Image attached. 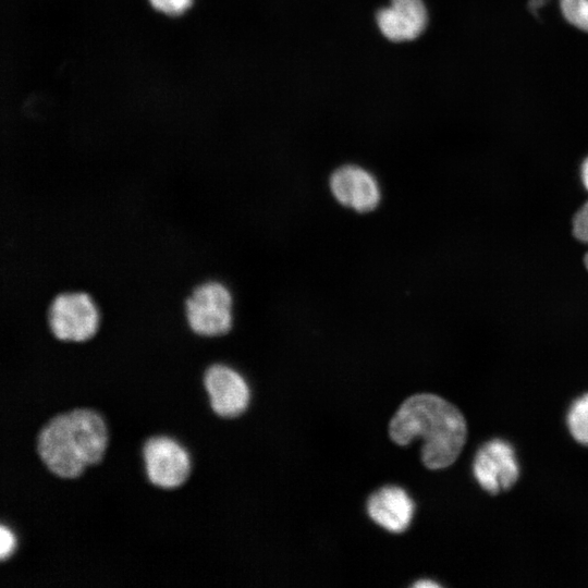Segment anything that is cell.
<instances>
[{
  "label": "cell",
  "instance_id": "e0dca14e",
  "mask_svg": "<svg viewBox=\"0 0 588 588\" xmlns=\"http://www.w3.org/2000/svg\"><path fill=\"white\" fill-rule=\"evenodd\" d=\"M440 585L428 579H422V580H419L417 583L414 584V587H417V588H425V587H439Z\"/></svg>",
  "mask_w": 588,
  "mask_h": 588
},
{
  "label": "cell",
  "instance_id": "9a60e30c",
  "mask_svg": "<svg viewBox=\"0 0 588 588\" xmlns=\"http://www.w3.org/2000/svg\"><path fill=\"white\" fill-rule=\"evenodd\" d=\"M15 548V537L4 525L0 526V559L4 561L9 558Z\"/></svg>",
  "mask_w": 588,
  "mask_h": 588
},
{
  "label": "cell",
  "instance_id": "7a4b0ae2",
  "mask_svg": "<svg viewBox=\"0 0 588 588\" xmlns=\"http://www.w3.org/2000/svg\"><path fill=\"white\" fill-rule=\"evenodd\" d=\"M108 445L102 416L77 407L52 416L36 436V453L44 466L61 479L77 478L87 466L98 464Z\"/></svg>",
  "mask_w": 588,
  "mask_h": 588
},
{
  "label": "cell",
  "instance_id": "5bb4252c",
  "mask_svg": "<svg viewBox=\"0 0 588 588\" xmlns=\"http://www.w3.org/2000/svg\"><path fill=\"white\" fill-rule=\"evenodd\" d=\"M193 0H149L150 4L159 12L168 15H180L187 10Z\"/></svg>",
  "mask_w": 588,
  "mask_h": 588
},
{
  "label": "cell",
  "instance_id": "9c48e42d",
  "mask_svg": "<svg viewBox=\"0 0 588 588\" xmlns=\"http://www.w3.org/2000/svg\"><path fill=\"white\" fill-rule=\"evenodd\" d=\"M380 33L394 42L418 38L427 27L428 12L422 0H390L376 15Z\"/></svg>",
  "mask_w": 588,
  "mask_h": 588
},
{
  "label": "cell",
  "instance_id": "8fae6325",
  "mask_svg": "<svg viewBox=\"0 0 588 588\" xmlns=\"http://www.w3.org/2000/svg\"><path fill=\"white\" fill-rule=\"evenodd\" d=\"M567 426L574 439L588 446V393L578 397L569 407Z\"/></svg>",
  "mask_w": 588,
  "mask_h": 588
},
{
  "label": "cell",
  "instance_id": "3957f363",
  "mask_svg": "<svg viewBox=\"0 0 588 588\" xmlns=\"http://www.w3.org/2000/svg\"><path fill=\"white\" fill-rule=\"evenodd\" d=\"M233 298L229 289L218 281L197 285L185 301V317L189 329L203 336L225 334L233 322Z\"/></svg>",
  "mask_w": 588,
  "mask_h": 588
},
{
  "label": "cell",
  "instance_id": "6da1fadb",
  "mask_svg": "<svg viewBox=\"0 0 588 588\" xmlns=\"http://www.w3.org/2000/svg\"><path fill=\"white\" fill-rule=\"evenodd\" d=\"M389 431L400 445L421 438V460L430 469L453 464L467 434L461 412L440 396L427 393L408 397L392 418Z\"/></svg>",
  "mask_w": 588,
  "mask_h": 588
},
{
  "label": "cell",
  "instance_id": "5b68a950",
  "mask_svg": "<svg viewBox=\"0 0 588 588\" xmlns=\"http://www.w3.org/2000/svg\"><path fill=\"white\" fill-rule=\"evenodd\" d=\"M148 481L163 490L181 487L189 477L192 462L187 451L168 436L148 438L142 450Z\"/></svg>",
  "mask_w": 588,
  "mask_h": 588
},
{
  "label": "cell",
  "instance_id": "4fadbf2b",
  "mask_svg": "<svg viewBox=\"0 0 588 588\" xmlns=\"http://www.w3.org/2000/svg\"><path fill=\"white\" fill-rule=\"evenodd\" d=\"M572 233L577 241L588 244V201H586L574 215L572 220Z\"/></svg>",
  "mask_w": 588,
  "mask_h": 588
},
{
  "label": "cell",
  "instance_id": "52a82bcc",
  "mask_svg": "<svg viewBox=\"0 0 588 588\" xmlns=\"http://www.w3.org/2000/svg\"><path fill=\"white\" fill-rule=\"evenodd\" d=\"M203 383L210 407L218 416L234 418L247 408L250 397L248 384L233 368L213 364L205 371Z\"/></svg>",
  "mask_w": 588,
  "mask_h": 588
},
{
  "label": "cell",
  "instance_id": "2e32d148",
  "mask_svg": "<svg viewBox=\"0 0 588 588\" xmlns=\"http://www.w3.org/2000/svg\"><path fill=\"white\" fill-rule=\"evenodd\" d=\"M580 179L584 187L588 192V157L584 160L580 167Z\"/></svg>",
  "mask_w": 588,
  "mask_h": 588
},
{
  "label": "cell",
  "instance_id": "30bf717a",
  "mask_svg": "<svg viewBox=\"0 0 588 588\" xmlns=\"http://www.w3.org/2000/svg\"><path fill=\"white\" fill-rule=\"evenodd\" d=\"M369 516L392 532H402L411 524L414 503L400 487L388 486L373 492L367 502Z\"/></svg>",
  "mask_w": 588,
  "mask_h": 588
},
{
  "label": "cell",
  "instance_id": "7c38bea8",
  "mask_svg": "<svg viewBox=\"0 0 588 588\" xmlns=\"http://www.w3.org/2000/svg\"><path fill=\"white\" fill-rule=\"evenodd\" d=\"M560 4L567 22L588 32V0H560Z\"/></svg>",
  "mask_w": 588,
  "mask_h": 588
},
{
  "label": "cell",
  "instance_id": "277c9868",
  "mask_svg": "<svg viewBox=\"0 0 588 588\" xmlns=\"http://www.w3.org/2000/svg\"><path fill=\"white\" fill-rule=\"evenodd\" d=\"M48 326L52 335L60 341L85 342L97 332L99 311L87 293H61L49 306Z\"/></svg>",
  "mask_w": 588,
  "mask_h": 588
},
{
  "label": "cell",
  "instance_id": "8992f818",
  "mask_svg": "<svg viewBox=\"0 0 588 588\" xmlns=\"http://www.w3.org/2000/svg\"><path fill=\"white\" fill-rule=\"evenodd\" d=\"M473 471L480 487L491 494L511 488L519 476L513 446L501 439L486 442L475 455Z\"/></svg>",
  "mask_w": 588,
  "mask_h": 588
},
{
  "label": "cell",
  "instance_id": "ba28073f",
  "mask_svg": "<svg viewBox=\"0 0 588 588\" xmlns=\"http://www.w3.org/2000/svg\"><path fill=\"white\" fill-rule=\"evenodd\" d=\"M330 188L341 205L359 212L375 209L381 198L376 177L369 171L355 164L336 169L331 175Z\"/></svg>",
  "mask_w": 588,
  "mask_h": 588
}]
</instances>
